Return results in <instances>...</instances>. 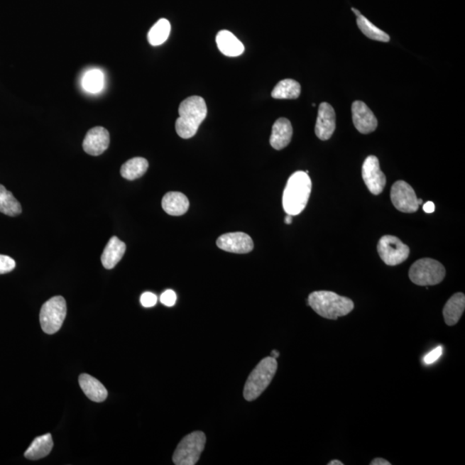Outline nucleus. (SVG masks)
<instances>
[{"label": "nucleus", "instance_id": "f257e3e1", "mask_svg": "<svg viewBox=\"0 0 465 465\" xmlns=\"http://www.w3.org/2000/svg\"><path fill=\"white\" fill-rule=\"evenodd\" d=\"M179 114L175 124L177 134L181 138L190 139L197 134L207 116V105L199 96L190 97L180 104Z\"/></svg>", "mask_w": 465, "mask_h": 465}, {"label": "nucleus", "instance_id": "f03ea898", "mask_svg": "<svg viewBox=\"0 0 465 465\" xmlns=\"http://www.w3.org/2000/svg\"><path fill=\"white\" fill-rule=\"evenodd\" d=\"M312 182L308 173L298 171L290 177L283 194V207L286 214L297 216L306 208L310 197Z\"/></svg>", "mask_w": 465, "mask_h": 465}, {"label": "nucleus", "instance_id": "7ed1b4c3", "mask_svg": "<svg viewBox=\"0 0 465 465\" xmlns=\"http://www.w3.org/2000/svg\"><path fill=\"white\" fill-rule=\"evenodd\" d=\"M308 302L315 313L329 320L345 317L354 309V303L350 298L332 291H314L310 295Z\"/></svg>", "mask_w": 465, "mask_h": 465}, {"label": "nucleus", "instance_id": "20e7f679", "mask_svg": "<svg viewBox=\"0 0 465 465\" xmlns=\"http://www.w3.org/2000/svg\"><path fill=\"white\" fill-rule=\"evenodd\" d=\"M278 370L277 359L268 357L258 363L246 380L244 387V398L252 402L256 400L269 386Z\"/></svg>", "mask_w": 465, "mask_h": 465}, {"label": "nucleus", "instance_id": "39448f33", "mask_svg": "<svg viewBox=\"0 0 465 465\" xmlns=\"http://www.w3.org/2000/svg\"><path fill=\"white\" fill-rule=\"evenodd\" d=\"M446 277L442 263L432 258H422L414 263L410 270V278L415 285L430 286L439 284Z\"/></svg>", "mask_w": 465, "mask_h": 465}, {"label": "nucleus", "instance_id": "423d86ee", "mask_svg": "<svg viewBox=\"0 0 465 465\" xmlns=\"http://www.w3.org/2000/svg\"><path fill=\"white\" fill-rule=\"evenodd\" d=\"M206 437L203 432H194L185 436L173 454L176 465H194L198 462L204 450Z\"/></svg>", "mask_w": 465, "mask_h": 465}, {"label": "nucleus", "instance_id": "0eeeda50", "mask_svg": "<svg viewBox=\"0 0 465 465\" xmlns=\"http://www.w3.org/2000/svg\"><path fill=\"white\" fill-rule=\"evenodd\" d=\"M66 315L67 302L64 297H54L44 303L40 312V322L44 333H58L62 327Z\"/></svg>", "mask_w": 465, "mask_h": 465}, {"label": "nucleus", "instance_id": "6e6552de", "mask_svg": "<svg viewBox=\"0 0 465 465\" xmlns=\"http://www.w3.org/2000/svg\"><path fill=\"white\" fill-rule=\"evenodd\" d=\"M378 251L382 261L390 266L402 264L410 256V248L393 236H385L380 239Z\"/></svg>", "mask_w": 465, "mask_h": 465}, {"label": "nucleus", "instance_id": "1a4fd4ad", "mask_svg": "<svg viewBox=\"0 0 465 465\" xmlns=\"http://www.w3.org/2000/svg\"><path fill=\"white\" fill-rule=\"evenodd\" d=\"M390 197L392 204L399 212L414 213L419 209L418 197L405 181L399 180L392 185Z\"/></svg>", "mask_w": 465, "mask_h": 465}, {"label": "nucleus", "instance_id": "9d476101", "mask_svg": "<svg viewBox=\"0 0 465 465\" xmlns=\"http://www.w3.org/2000/svg\"><path fill=\"white\" fill-rule=\"evenodd\" d=\"M362 177L367 188L373 195H379L386 185V176L380 168L379 160L374 155L368 156L363 164Z\"/></svg>", "mask_w": 465, "mask_h": 465}, {"label": "nucleus", "instance_id": "9b49d317", "mask_svg": "<svg viewBox=\"0 0 465 465\" xmlns=\"http://www.w3.org/2000/svg\"><path fill=\"white\" fill-rule=\"evenodd\" d=\"M218 248L233 253H248L254 248L253 241L248 234L234 232L222 234L217 239Z\"/></svg>", "mask_w": 465, "mask_h": 465}, {"label": "nucleus", "instance_id": "f8f14e48", "mask_svg": "<svg viewBox=\"0 0 465 465\" xmlns=\"http://www.w3.org/2000/svg\"><path fill=\"white\" fill-rule=\"evenodd\" d=\"M354 124L361 134H370L378 128V119L371 109L362 101H355L351 105Z\"/></svg>", "mask_w": 465, "mask_h": 465}, {"label": "nucleus", "instance_id": "ddd939ff", "mask_svg": "<svg viewBox=\"0 0 465 465\" xmlns=\"http://www.w3.org/2000/svg\"><path fill=\"white\" fill-rule=\"evenodd\" d=\"M337 128V116L332 105L323 102L319 105L317 124H315V135L322 141L331 138Z\"/></svg>", "mask_w": 465, "mask_h": 465}, {"label": "nucleus", "instance_id": "4468645a", "mask_svg": "<svg viewBox=\"0 0 465 465\" xmlns=\"http://www.w3.org/2000/svg\"><path fill=\"white\" fill-rule=\"evenodd\" d=\"M110 145V133L104 127L92 128L83 141L84 151L92 156H99L107 151Z\"/></svg>", "mask_w": 465, "mask_h": 465}, {"label": "nucleus", "instance_id": "2eb2a0df", "mask_svg": "<svg viewBox=\"0 0 465 465\" xmlns=\"http://www.w3.org/2000/svg\"><path fill=\"white\" fill-rule=\"evenodd\" d=\"M292 135L293 128L290 121L279 119L273 124L270 144L276 151H282L290 144Z\"/></svg>", "mask_w": 465, "mask_h": 465}, {"label": "nucleus", "instance_id": "dca6fc26", "mask_svg": "<svg viewBox=\"0 0 465 465\" xmlns=\"http://www.w3.org/2000/svg\"><path fill=\"white\" fill-rule=\"evenodd\" d=\"M126 251V245L116 236H113L109 241L104 250L101 261L105 269L111 270L115 268L122 260Z\"/></svg>", "mask_w": 465, "mask_h": 465}, {"label": "nucleus", "instance_id": "f3484780", "mask_svg": "<svg viewBox=\"0 0 465 465\" xmlns=\"http://www.w3.org/2000/svg\"><path fill=\"white\" fill-rule=\"evenodd\" d=\"M216 41L218 48L226 56L236 58L244 54L245 50L244 44L229 31L218 32Z\"/></svg>", "mask_w": 465, "mask_h": 465}, {"label": "nucleus", "instance_id": "a211bd4d", "mask_svg": "<svg viewBox=\"0 0 465 465\" xmlns=\"http://www.w3.org/2000/svg\"><path fill=\"white\" fill-rule=\"evenodd\" d=\"M79 383L84 394L92 402L102 403L107 398L108 391L102 383L88 374H82L79 378Z\"/></svg>", "mask_w": 465, "mask_h": 465}, {"label": "nucleus", "instance_id": "6ab92c4d", "mask_svg": "<svg viewBox=\"0 0 465 465\" xmlns=\"http://www.w3.org/2000/svg\"><path fill=\"white\" fill-rule=\"evenodd\" d=\"M163 208L170 216L185 215L189 209V200L185 194L179 192H170L163 198Z\"/></svg>", "mask_w": 465, "mask_h": 465}, {"label": "nucleus", "instance_id": "aec40b11", "mask_svg": "<svg viewBox=\"0 0 465 465\" xmlns=\"http://www.w3.org/2000/svg\"><path fill=\"white\" fill-rule=\"evenodd\" d=\"M465 309V296L464 293H456L444 307V322L448 326H454L460 320Z\"/></svg>", "mask_w": 465, "mask_h": 465}, {"label": "nucleus", "instance_id": "412c9836", "mask_svg": "<svg viewBox=\"0 0 465 465\" xmlns=\"http://www.w3.org/2000/svg\"><path fill=\"white\" fill-rule=\"evenodd\" d=\"M54 442L50 434H46L34 439L30 447L27 449L26 458L31 460H38L45 458L50 454Z\"/></svg>", "mask_w": 465, "mask_h": 465}, {"label": "nucleus", "instance_id": "4be33fe9", "mask_svg": "<svg viewBox=\"0 0 465 465\" xmlns=\"http://www.w3.org/2000/svg\"><path fill=\"white\" fill-rule=\"evenodd\" d=\"M300 94V84L291 79L281 80L272 92V97L275 99H297Z\"/></svg>", "mask_w": 465, "mask_h": 465}, {"label": "nucleus", "instance_id": "5701e85b", "mask_svg": "<svg viewBox=\"0 0 465 465\" xmlns=\"http://www.w3.org/2000/svg\"><path fill=\"white\" fill-rule=\"evenodd\" d=\"M148 160L141 157L133 158L121 168V175L128 180H135L143 176L148 171Z\"/></svg>", "mask_w": 465, "mask_h": 465}, {"label": "nucleus", "instance_id": "b1692460", "mask_svg": "<svg viewBox=\"0 0 465 465\" xmlns=\"http://www.w3.org/2000/svg\"><path fill=\"white\" fill-rule=\"evenodd\" d=\"M0 212L9 217H17L22 213L21 204L5 186L0 185Z\"/></svg>", "mask_w": 465, "mask_h": 465}, {"label": "nucleus", "instance_id": "393cba45", "mask_svg": "<svg viewBox=\"0 0 465 465\" xmlns=\"http://www.w3.org/2000/svg\"><path fill=\"white\" fill-rule=\"evenodd\" d=\"M170 32H171V23L168 19L161 18L149 31L148 43L152 46H160L167 41Z\"/></svg>", "mask_w": 465, "mask_h": 465}, {"label": "nucleus", "instance_id": "a878e982", "mask_svg": "<svg viewBox=\"0 0 465 465\" xmlns=\"http://www.w3.org/2000/svg\"><path fill=\"white\" fill-rule=\"evenodd\" d=\"M357 26L359 30L362 31V33L367 36L368 38L383 43L390 42V35L382 30H380L377 26H375L369 20L363 17L362 14L357 17Z\"/></svg>", "mask_w": 465, "mask_h": 465}, {"label": "nucleus", "instance_id": "bb28decb", "mask_svg": "<svg viewBox=\"0 0 465 465\" xmlns=\"http://www.w3.org/2000/svg\"><path fill=\"white\" fill-rule=\"evenodd\" d=\"M104 75L99 70H92L84 75L83 87L89 92L96 93L102 90Z\"/></svg>", "mask_w": 465, "mask_h": 465}, {"label": "nucleus", "instance_id": "cd10ccee", "mask_svg": "<svg viewBox=\"0 0 465 465\" xmlns=\"http://www.w3.org/2000/svg\"><path fill=\"white\" fill-rule=\"evenodd\" d=\"M16 268V262L13 258L0 254V274L11 273Z\"/></svg>", "mask_w": 465, "mask_h": 465}, {"label": "nucleus", "instance_id": "c85d7f7f", "mask_svg": "<svg viewBox=\"0 0 465 465\" xmlns=\"http://www.w3.org/2000/svg\"><path fill=\"white\" fill-rule=\"evenodd\" d=\"M176 301L177 295L175 291L172 290H165L160 296V302L168 307H173L175 305Z\"/></svg>", "mask_w": 465, "mask_h": 465}, {"label": "nucleus", "instance_id": "c756f323", "mask_svg": "<svg viewBox=\"0 0 465 465\" xmlns=\"http://www.w3.org/2000/svg\"><path fill=\"white\" fill-rule=\"evenodd\" d=\"M443 354V347L442 346H439L438 347H436L435 349L432 350L430 351V354H427L425 356L424 358V362L425 363H427V365H431V363H434L438 359L442 357V355Z\"/></svg>", "mask_w": 465, "mask_h": 465}, {"label": "nucleus", "instance_id": "7c9ffc66", "mask_svg": "<svg viewBox=\"0 0 465 465\" xmlns=\"http://www.w3.org/2000/svg\"><path fill=\"white\" fill-rule=\"evenodd\" d=\"M158 298L156 295L152 292H145L141 295V303L145 308H151L157 303Z\"/></svg>", "mask_w": 465, "mask_h": 465}, {"label": "nucleus", "instance_id": "2f4dec72", "mask_svg": "<svg viewBox=\"0 0 465 465\" xmlns=\"http://www.w3.org/2000/svg\"><path fill=\"white\" fill-rule=\"evenodd\" d=\"M424 212L426 213H432L434 212L435 205L432 202H427V203L423 205Z\"/></svg>", "mask_w": 465, "mask_h": 465}, {"label": "nucleus", "instance_id": "473e14b6", "mask_svg": "<svg viewBox=\"0 0 465 465\" xmlns=\"http://www.w3.org/2000/svg\"><path fill=\"white\" fill-rule=\"evenodd\" d=\"M391 464L389 462V461H387L383 459H375L374 460H372L371 462V465H390Z\"/></svg>", "mask_w": 465, "mask_h": 465}, {"label": "nucleus", "instance_id": "72a5a7b5", "mask_svg": "<svg viewBox=\"0 0 465 465\" xmlns=\"http://www.w3.org/2000/svg\"><path fill=\"white\" fill-rule=\"evenodd\" d=\"M292 217L293 216H290V215H288V214H287V216H286L285 219V222L286 224H292V221H293L292 220Z\"/></svg>", "mask_w": 465, "mask_h": 465}, {"label": "nucleus", "instance_id": "f704fd0d", "mask_svg": "<svg viewBox=\"0 0 465 465\" xmlns=\"http://www.w3.org/2000/svg\"><path fill=\"white\" fill-rule=\"evenodd\" d=\"M329 465H344V464L339 460H332Z\"/></svg>", "mask_w": 465, "mask_h": 465}, {"label": "nucleus", "instance_id": "c9c22d12", "mask_svg": "<svg viewBox=\"0 0 465 465\" xmlns=\"http://www.w3.org/2000/svg\"><path fill=\"white\" fill-rule=\"evenodd\" d=\"M270 357L274 358V359H278L279 357V353L278 351H273L272 354H270Z\"/></svg>", "mask_w": 465, "mask_h": 465}, {"label": "nucleus", "instance_id": "e433bc0d", "mask_svg": "<svg viewBox=\"0 0 465 465\" xmlns=\"http://www.w3.org/2000/svg\"><path fill=\"white\" fill-rule=\"evenodd\" d=\"M351 11H353L354 12L355 15L357 16V17H359V16L361 15V11H359L357 9H355V8H351Z\"/></svg>", "mask_w": 465, "mask_h": 465}]
</instances>
